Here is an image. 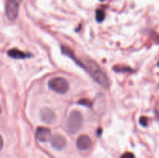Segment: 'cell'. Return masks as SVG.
I'll use <instances>...</instances> for the list:
<instances>
[{
  "mask_svg": "<svg viewBox=\"0 0 159 158\" xmlns=\"http://www.w3.org/2000/svg\"><path fill=\"white\" fill-rule=\"evenodd\" d=\"M82 68H85V69L89 73L91 77H93L98 84H99L101 86L106 88H109L110 83L108 77H107V74L102 71V69L99 68V65H98L96 62L93 61V60H92L86 59V60H84V62L82 63Z\"/></svg>",
  "mask_w": 159,
  "mask_h": 158,
  "instance_id": "1",
  "label": "cell"
},
{
  "mask_svg": "<svg viewBox=\"0 0 159 158\" xmlns=\"http://www.w3.org/2000/svg\"><path fill=\"white\" fill-rule=\"evenodd\" d=\"M6 14L9 20H16L19 14V2L15 0H8L6 6Z\"/></svg>",
  "mask_w": 159,
  "mask_h": 158,
  "instance_id": "4",
  "label": "cell"
},
{
  "mask_svg": "<svg viewBox=\"0 0 159 158\" xmlns=\"http://www.w3.org/2000/svg\"><path fill=\"white\" fill-rule=\"evenodd\" d=\"M82 125V116L79 111H72L67 120L65 128L70 134H75L81 129Z\"/></svg>",
  "mask_w": 159,
  "mask_h": 158,
  "instance_id": "2",
  "label": "cell"
},
{
  "mask_svg": "<svg viewBox=\"0 0 159 158\" xmlns=\"http://www.w3.org/2000/svg\"><path fill=\"white\" fill-rule=\"evenodd\" d=\"M15 1H16V2H20V0H15Z\"/></svg>",
  "mask_w": 159,
  "mask_h": 158,
  "instance_id": "16",
  "label": "cell"
},
{
  "mask_svg": "<svg viewBox=\"0 0 159 158\" xmlns=\"http://www.w3.org/2000/svg\"><path fill=\"white\" fill-rule=\"evenodd\" d=\"M106 14L102 9H97L96 12V20L99 23H102L105 20Z\"/></svg>",
  "mask_w": 159,
  "mask_h": 158,
  "instance_id": "10",
  "label": "cell"
},
{
  "mask_svg": "<svg viewBox=\"0 0 159 158\" xmlns=\"http://www.w3.org/2000/svg\"><path fill=\"white\" fill-rule=\"evenodd\" d=\"M139 122L142 126L146 127L148 125V118L145 117V116H142V117L140 118Z\"/></svg>",
  "mask_w": 159,
  "mask_h": 158,
  "instance_id": "13",
  "label": "cell"
},
{
  "mask_svg": "<svg viewBox=\"0 0 159 158\" xmlns=\"http://www.w3.org/2000/svg\"><path fill=\"white\" fill-rule=\"evenodd\" d=\"M100 1H105V0H100Z\"/></svg>",
  "mask_w": 159,
  "mask_h": 158,
  "instance_id": "19",
  "label": "cell"
},
{
  "mask_svg": "<svg viewBox=\"0 0 159 158\" xmlns=\"http://www.w3.org/2000/svg\"><path fill=\"white\" fill-rule=\"evenodd\" d=\"M40 119L45 123H51L54 119V113L51 109L44 108L40 111Z\"/></svg>",
  "mask_w": 159,
  "mask_h": 158,
  "instance_id": "8",
  "label": "cell"
},
{
  "mask_svg": "<svg viewBox=\"0 0 159 158\" xmlns=\"http://www.w3.org/2000/svg\"><path fill=\"white\" fill-rule=\"evenodd\" d=\"M51 146L54 149L57 150H61L66 147L67 141L65 136L61 134H56L51 136L50 139Z\"/></svg>",
  "mask_w": 159,
  "mask_h": 158,
  "instance_id": "5",
  "label": "cell"
},
{
  "mask_svg": "<svg viewBox=\"0 0 159 158\" xmlns=\"http://www.w3.org/2000/svg\"><path fill=\"white\" fill-rule=\"evenodd\" d=\"M48 87L53 91L58 94H65L69 88L68 81L63 77H54L48 82Z\"/></svg>",
  "mask_w": 159,
  "mask_h": 158,
  "instance_id": "3",
  "label": "cell"
},
{
  "mask_svg": "<svg viewBox=\"0 0 159 158\" xmlns=\"http://www.w3.org/2000/svg\"><path fill=\"white\" fill-rule=\"evenodd\" d=\"M3 145H4V141H3V138L0 136V151L2 149Z\"/></svg>",
  "mask_w": 159,
  "mask_h": 158,
  "instance_id": "15",
  "label": "cell"
},
{
  "mask_svg": "<svg viewBox=\"0 0 159 158\" xmlns=\"http://www.w3.org/2000/svg\"><path fill=\"white\" fill-rule=\"evenodd\" d=\"M78 103H79V105H85V106H87V107L93 106V102H92L90 100H89V99H81L80 101L78 102Z\"/></svg>",
  "mask_w": 159,
  "mask_h": 158,
  "instance_id": "12",
  "label": "cell"
},
{
  "mask_svg": "<svg viewBox=\"0 0 159 158\" xmlns=\"http://www.w3.org/2000/svg\"><path fill=\"white\" fill-rule=\"evenodd\" d=\"M0 112H1V107H0Z\"/></svg>",
  "mask_w": 159,
  "mask_h": 158,
  "instance_id": "18",
  "label": "cell"
},
{
  "mask_svg": "<svg viewBox=\"0 0 159 158\" xmlns=\"http://www.w3.org/2000/svg\"><path fill=\"white\" fill-rule=\"evenodd\" d=\"M92 146V140L89 136L86 135L80 136L77 139V147L82 151L88 150Z\"/></svg>",
  "mask_w": 159,
  "mask_h": 158,
  "instance_id": "7",
  "label": "cell"
},
{
  "mask_svg": "<svg viewBox=\"0 0 159 158\" xmlns=\"http://www.w3.org/2000/svg\"><path fill=\"white\" fill-rule=\"evenodd\" d=\"M120 158H135V156L134 155V153H130V152H127V153L121 155Z\"/></svg>",
  "mask_w": 159,
  "mask_h": 158,
  "instance_id": "14",
  "label": "cell"
},
{
  "mask_svg": "<svg viewBox=\"0 0 159 158\" xmlns=\"http://www.w3.org/2000/svg\"><path fill=\"white\" fill-rule=\"evenodd\" d=\"M8 55L10 57L13 59H17V60H20V59H25L27 57H30V54H26V53L23 52V51L20 50L18 49H11L8 51Z\"/></svg>",
  "mask_w": 159,
  "mask_h": 158,
  "instance_id": "9",
  "label": "cell"
},
{
  "mask_svg": "<svg viewBox=\"0 0 159 158\" xmlns=\"http://www.w3.org/2000/svg\"><path fill=\"white\" fill-rule=\"evenodd\" d=\"M158 67H159V62L158 63Z\"/></svg>",
  "mask_w": 159,
  "mask_h": 158,
  "instance_id": "17",
  "label": "cell"
},
{
  "mask_svg": "<svg viewBox=\"0 0 159 158\" xmlns=\"http://www.w3.org/2000/svg\"><path fill=\"white\" fill-rule=\"evenodd\" d=\"M113 70L116 72H131L133 70L128 67H120V66H114Z\"/></svg>",
  "mask_w": 159,
  "mask_h": 158,
  "instance_id": "11",
  "label": "cell"
},
{
  "mask_svg": "<svg viewBox=\"0 0 159 158\" xmlns=\"http://www.w3.org/2000/svg\"><path fill=\"white\" fill-rule=\"evenodd\" d=\"M51 138V130L46 127H38L36 130V139L39 142H48Z\"/></svg>",
  "mask_w": 159,
  "mask_h": 158,
  "instance_id": "6",
  "label": "cell"
}]
</instances>
